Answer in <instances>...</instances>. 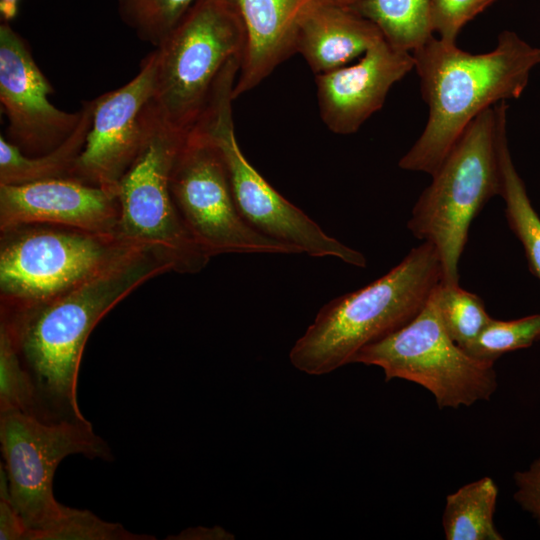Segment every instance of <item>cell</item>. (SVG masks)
Listing matches in <instances>:
<instances>
[{
  "instance_id": "11",
  "label": "cell",
  "mask_w": 540,
  "mask_h": 540,
  "mask_svg": "<svg viewBox=\"0 0 540 540\" xmlns=\"http://www.w3.org/2000/svg\"><path fill=\"white\" fill-rule=\"evenodd\" d=\"M170 191L188 232L209 257L222 254H301L267 237L240 214L216 145L192 128L173 164Z\"/></svg>"
},
{
  "instance_id": "1",
  "label": "cell",
  "mask_w": 540,
  "mask_h": 540,
  "mask_svg": "<svg viewBox=\"0 0 540 540\" xmlns=\"http://www.w3.org/2000/svg\"><path fill=\"white\" fill-rule=\"evenodd\" d=\"M167 272H173L167 260L138 245L41 307L0 314V325L13 336L31 377L39 419L87 420L79 409L77 383L90 333L135 289Z\"/></svg>"
},
{
  "instance_id": "12",
  "label": "cell",
  "mask_w": 540,
  "mask_h": 540,
  "mask_svg": "<svg viewBox=\"0 0 540 540\" xmlns=\"http://www.w3.org/2000/svg\"><path fill=\"white\" fill-rule=\"evenodd\" d=\"M156 51L129 82L93 99L91 126L71 179L117 191L148 134L145 107L153 94Z\"/></svg>"
},
{
  "instance_id": "22",
  "label": "cell",
  "mask_w": 540,
  "mask_h": 540,
  "mask_svg": "<svg viewBox=\"0 0 540 540\" xmlns=\"http://www.w3.org/2000/svg\"><path fill=\"white\" fill-rule=\"evenodd\" d=\"M445 330L461 348L472 342L491 320L476 294L443 281L433 292Z\"/></svg>"
},
{
  "instance_id": "8",
  "label": "cell",
  "mask_w": 540,
  "mask_h": 540,
  "mask_svg": "<svg viewBox=\"0 0 540 540\" xmlns=\"http://www.w3.org/2000/svg\"><path fill=\"white\" fill-rule=\"evenodd\" d=\"M433 292L410 322L360 349L351 363L380 367L386 381L399 378L421 385L440 409L489 400L497 389L494 363L470 356L454 342L441 321Z\"/></svg>"
},
{
  "instance_id": "4",
  "label": "cell",
  "mask_w": 540,
  "mask_h": 540,
  "mask_svg": "<svg viewBox=\"0 0 540 540\" xmlns=\"http://www.w3.org/2000/svg\"><path fill=\"white\" fill-rule=\"evenodd\" d=\"M500 103L488 107L466 127L434 172L415 205L407 227L437 250L443 282L458 283V265L474 218L500 196L498 150Z\"/></svg>"
},
{
  "instance_id": "14",
  "label": "cell",
  "mask_w": 540,
  "mask_h": 540,
  "mask_svg": "<svg viewBox=\"0 0 540 540\" xmlns=\"http://www.w3.org/2000/svg\"><path fill=\"white\" fill-rule=\"evenodd\" d=\"M117 191L71 178L0 184V230L50 224L96 233H118Z\"/></svg>"
},
{
  "instance_id": "30",
  "label": "cell",
  "mask_w": 540,
  "mask_h": 540,
  "mask_svg": "<svg viewBox=\"0 0 540 540\" xmlns=\"http://www.w3.org/2000/svg\"><path fill=\"white\" fill-rule=\"evenodd\" d=\"M227 531L221 527H192L183 530L178 535L167 537L166 539H186V540H208V539H229L230 537Z\"/></svg>"
},
{
  "instance_id": "24",
  "label": "cell",
  "mask_w": 540,
  "mask_h": 540,
  "mask_svg": "<svg viewBox=\"0 0 540 540\" xmlns=\"http://www.w3.org/2000/svg\"><path fill=\"white\" fill-rule=\"evenodd\" d=\"M540 335V314L515 320L491 318L477 337L462 349L470 356L493 362L505 353L528 348Z\"/></svg>"
},
{
  "instance_id": "23",
  "label": "cell",
  "mask_w": 540,
  "mask_h": 540,
  "mask_svg": "<svg viewBox=\"0 0 540 540\" xmlns=\"http://www.w3.org/2000/svg\"><path fill=\"white\" fill-rule=\"evenodd\" d=\"M196 0H116L122 22L143 42L159 47Z\"/></svg>"
},
{
  "instance_id": "20",
  "label": "cell",
  "mask_w": 540,
  "mask_h": 540,
  "mask_svg": "<svg viewBox=\"0 0 540 540\" xmlns=\"http://www.w3.org/2000/svg\"><path fill=\"white\" fill-rule=\"evenodd\" d=\"M498 488L483 477L447 495L442 526L447 540H502L494 524Z\"/></svg>"
},
{
  "instance_id": "32",
  "label": "cell",
  "mask_w": 540,
  "mask_h": 540,
  "mask_svg": "<svg viewBox=\"0 0 540 540\" xmlns=\"http://www.w3.org/2000/svg\"><path fill=\"white\" fill-rule=\"evenodd\" d=\"M537 521H538V523H539V525H540V518H539V519H537Z\"/></svg>"
},
{
  "instance_id": "3",
  "label": "cell",
  "mask_w": 540,
  "mask_h": 540,
  "mask_svg": "<svg viewBox=\"0 0 540 540\" xmlns=\"http://www.w3.org/2000/svg\"><path fill=\"white\" fill-rule=\"evenodd\" d=\"M442 281L437 250L423 242L380 278L325 304L290 350L291 364L319 376L351 363L360 349L410 322Z\"/></svg>"
},
{
  "instance_id": "19",
  "label": "cell",
  "mask_w": 540,
  "mask_h": 540,
  "mask_svg": "<svg viewBox=\"0 0 540 540\" xmlns=\"http://www.w3.org/2000/svg\"><path fill=\"white\" fill-rule=\"evenodd\" d=\"M507 108V104L501 106L498 126L500 196L508 225L523 246L530 271L540 280V217L512 160L507 140Z\"/></svg>"
},
{
  "instance_id": "31",
  "label": "cell",
  "mask_w": 540,
  "mask_h": 540,
  "mask_svg": "<svg viewBox=\"0 0 540 540\" xmlns=\"http://www.w3.org/2000/svg\"><path fill=\"white\" fill-rule=\"evenodd\" d=\"M21 0H0V17L2 22L11 23L19 13Z\"/></svg>"
},
{
  "instance_id": "5",
  "label": "cell",
  "mask_w": 540,
  "mask_h": 540,
  "mask_svg": "<svg viewBox=\"0 0 540 540\" xmlns=\"http://www.w3.org/2000/svg\"><path fill=\"white\" fill-rule=\"evenodd\" d=\"M138 245L50 224L0 230V314L29 313Z\"/></svg>"
},
{
  "instance_id": "21",
  "label": "cell",
  "mask_w": 540,
  "mask_h": 540,
  "mask_svg": "<svg viewBox=\"0 0 540 540\" xmlns=\"http://www.w3.org/2000/svg\"><path fill=\"white\" fill-rule=\"evenodd\" d=\"M429 0H362L354 7L371 20L394 48L412 52L433 36Z\"/></svg>"
},
{
  "instance_id": "2",
  "label": "cell",
  "mask_w": 540,
  "mask_h": 540,
  "mask_svg": "<svg viewBox=\"0 0 540 540\" xmlns=\"http://www.w3.org/2000/svg\"><path fill=\"white\" fill-rule=\"evenodd\" d=\"M412 55L429 114L421 135L398 166L429 175L477 115L522 95L531 71L540 63V48L509 30L487 53L471 54L456 42L432 36Z\"/></svg>"
},
{
  "instance_id": "10",
  "label": "cell",
  "mask_w": 540,
  "mask_h": 540,
  "mask_svg": "<svg viewBox=\"0 0 540 540\" xmlns=\"http://www.w3.org/2000/svg\"><path fill=\"white\" fill-rule=\"evenodd\" d=\"M0 443L10 500L31 531L54 526L71 510L53 493L54 474L64 458L112 459L88 420L45 422L22 412L0 414Z\"/></svg>"
},
{
  "instance_id": "29",
  "label": "cell",
  "mask_w": 540,
  "mask_h": 540,
  "mask_svg": "<svg viewBox=\"0 0 540 540\" xmlns=\"http://www.w3.org/2000/svg\"><path fill=\"white\" fill-rule=\"evenodd\" d=\"M0 476V539L25 540L28 528L10 500L8 479L3 464Z\"/></svg>"
},
{
  "instance_id": "26",
  "label": "cell",
  "mask_w": 540,
  "mask_h": 540,
  "mask_svg": "<svg viewBox=\"0 0 540 540\" xmlns=\"http://www.w3.org/2000/svg\"><path fill=\"white\" fill-rule=\"evenodd\" d=\"M136 534L119 523L107 522L88 510L71 508L54 526L40 531L27 530L25 540H154Z\"/></svg>"
},
{
  "instance_id": "15",
  "label": "cell",
  "mask_w": 540,
  "mask_h": 540,
  "mask_svg": "<svg viewBox=\"0 0 540 540\" xmlns=\"http://www.w3.org/2000/svg\"><path fill=\"white\" fill-rule=\"evenodd\" d=\"M413 68L411 52L396 49L382 38L357 63L316 75L322 121L335 134L357 132L382 108L391 87Z\"/></svg>"
},
{
  "instance_id": "16",
  "label": "cell",
  "mask_w": 540,
  "mask_h": 540,
  "mask_svg": "<svg viewBox=\"0 0 540 540\" xmlns=\"http://www.w3.org/2000/svg\"><path fill=\"white\" fill-rule=\"evenodd\" d=\"M241 19L245 46L233 89L234 100L258 86L295 54L304 18L327 5L355 7L362 0H227Z\"/></svg>"
},
{
  "instance_id": "28",
  "label": "cell",
  "mask_w": 540,
  "mask_h": 540,
  "mask_svg": "<svg viewBox=\"0 0 540 540\" xmlns=\"http://www.w3.org/2000/svg\"><path fill=\"white\" fill-rule=\"evenodd\" d=\"M517 487L515 501L534 518H540V457L527 470L514 474Z\"/></svg>"
},
{
  "instance_id": "7",
  "label": "cell",
  "mask_w": 540,
  "mask_h": 540,
  "mask_svg": "<svg viewBox=\"0 0 540 540\" xmlns=\"http://www.w3.org/2000/svg\"><path fill=\"white\" fill-rule=\"evenodd\" d=\"M241 58L231 59L218 76L193 126L217 147L223 159L236 206L259 233L291 245L312 257H334L364 268L365 256L341 243L282 196L246 159L235 136L232 101Z\"/></svg>"
},
{
  "instance_id": "25",
  "label": "cell",
  "mask_w": 540,
  "mask_h": 540,
  "mask_svg": "<svg viewBox=\"0 0 540 540\" xmlns=\"http://www.w3.org/2000/svg\"><path fill=\"white\" fill-rule=\"evenodd\" d=\"M22 412L38 418L35 389L18 346L0 325V414Z\"/></svg>"
},
{
  "instance_id": "9",
  "label": "cell",
  "mask_w": 540,
  "mask_h": 540,
  "mask_svg": "<svg viewBox=\"0 0 540 540\" xmlns=\"http://www.w3.org/2000/svg\"><path fill=\"white\" fill-rule=\"evenodd\" d=\"M145 111L146 141L117 186L118 232L154 250L171 264L173 272L197 273L210 258L185 227L170 191L171 170L187 133L163 123L148 103Z\"/></svg>"
},
{
  "instance_id": "17",
  "label": "cell",
  "mask_w": 540,
  "mask_h": 540,
  "mask_svg": "<svg viewBox=\"0 0 540 540\" xmlns=\"http://www.w3.org/2000/svg\"><path fill=\"white\" fill-rule=\"evenodd\" d=\"M382 38L380 29L353 7L327 5L304 18L295 53L318 75L348 65Z\"/></svg>"
},
{
  "instance_id": "27",
  "label": "cell",
  "mask_w": 540,
  "mask_h": 540,
  "mask_svg": "<svg viewBox=\"0 0 540 540\" xmlns=\"http://www.w3.org/2000/svg\"><path fill=\"white\" fill-rule=\"evenodd\" d=\"M495 0H429L431 32L439 39L456 42L460 30Z\"/></svg>"
},
{
  "instance_id": "18",
  "label": "cell",
  "mask_w": 540,
  "mask_h": 540,
  "mask_svg": "<svg viewBox=\"0 0 540 540\" xmlns=\"http://www.w3.org/2000/svg\"><path fill=\"white\" fill-rule=\"evenodd\" d=\"M94 100L82 102L75 131L57 148L40 156H27L0 135V184L18 185L70 178L91 126Z\"/></svg>"
},
{
  "instance_id": "6",
  "label": "cell",
  "mask_w": 540,
  "mask_h": 540,
  "mask_svg": "<svg viewBox=\"0 0 540 540\" xmlns=\"http://www.w3.org/2000/svg\"><path fill=\"white\" fill-rule=\"evenodd\" d=\"M245 31L227 0H196L157 48L150 109L188 133L225 65L243 56Z\"/></svg>"
},
{
  "instance_id": "13",
  "label": "cell",
  "mask_w": 540,
  "mask_h": 540,
  "mask_svg": "<svg viewBox=\"0 0 540 540\" xmlns=\"http://www.w3.org/2000/svg\"><path fill=\"white\" fill-rule=\"evenodd\" d=\"M54 88L35 62L28 42L10 23L0 24V104L3 135L27 156L60 146L76 129L82 109L66 112L50 101Z\"/></svg>"
}]
</instances>
